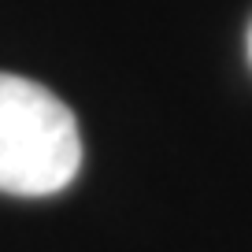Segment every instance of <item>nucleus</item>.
Masks as SVG:
<instances>
[{"mask_svg": "<svg viewBox=\"0 0 252 252\" xmlns=\"http://www.w3.org/2000/svg\"><path fill=\"white\" fill-rule=\"evenodd\" d=\"M82 167L74 111L45 86L0 71V193L52 197Z\"/></svg>", "mask_w": 252, "mask_h": 252, "instance_id": "f257e3e1", "label": "nucleus"}, {"mask_svg": "<svg viewBox=\"0 0 252 252\" xmlns=\"http://www.w3.org/2000/svg\"><path fill=\"white\" fill-rule=\"evenodd\" d=\"M249 56H252V33H249Z\"/></svg>", "mask_w": 252, "mask_h": 252, "instance_id": "f03ea898", "label": "nucleus"}]
</instances>
